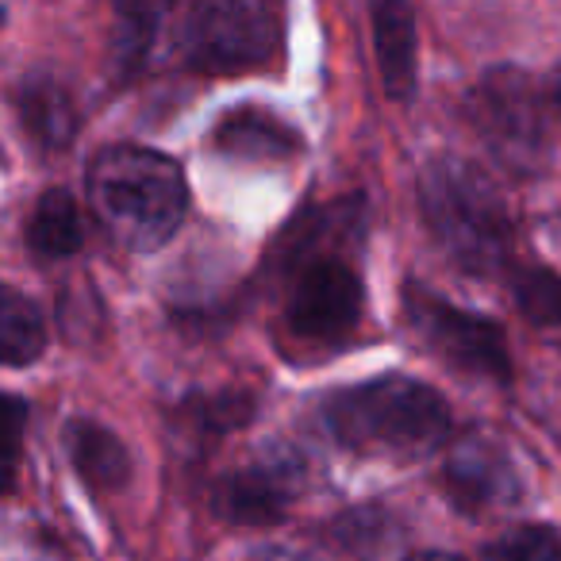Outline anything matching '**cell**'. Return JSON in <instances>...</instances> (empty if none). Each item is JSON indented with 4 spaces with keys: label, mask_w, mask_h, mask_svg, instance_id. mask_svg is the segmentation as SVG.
Instances as JSON below:
<instances>
[{
    "label": "cell",
    "mask_w": 561,
    "mask_h": 561,
    "mask_svg": "<svg viewBox=\"0 0 561 561\" xmlns=\"http://www.w3.org/2000/svg\"><path fill=\"white\" fill-rule=\"evenodd\" d=\"M89 201L124 250H154L181 227L188 188L178 162L147 147H108L89 165Z\"/></svg>",
    "instance_id": "cell-1"
},
{
    "label": "cell",
    "mask_w": 561,
    "mask_h": 561,
    "mask_svg": "<svg viewBox=\"0 0 561 561\" xmlns=\"http://www.w3.org/2000/svg\"><path fill=\"white\" fill-rule=\"evenodd\" d=\"M331 435L358 454L420 458L431 454L450 431V408L431 385L415 377L385 374L354 385L323 404Z\"/></svg>",
    "instance_id": "cell-2"
},
{
    "label": "cell",
    "mask_w": 561,
    "mask_h": 561,
    "mask_svg": "<svg viewBox=\"0 0 561 561\" xmlns=\"http://www.w3.org/2000/svg\"><path fill=\"white\" fill-rule=\"evenodd\" d=\"M420 204L438 247L469 273H496L512 254V211L496 181L469 158L443 154L423 170Z\"/></svg>",
    "instance_id": "cell-3"
},
{
    "label": "cell",
    "mask_w": 561,
    "mask_h": 561,
    "mask_svg": "<svg viewBox=\"0 0 561 561\" xmlns=\"http://www.w3.org/2000/svg\"><path fill=\"white\" fill-rule=\"evenodd\" d=\"M277 24L270 0H193L181 27V58L193 70L239 73L273 58Z\"/></svg>",
    "instance_id": "cell-4"
},
{
    "label": "cell",
    "mask_w": 561,
    "mask_h": 561,
    "mask_svg": "<svg viewBox=\"0 0 561 561\" xmlns=\"http://www.w3.org/2000/svg\"><path fill=\"white\" fill-rule=\"evenodd\" d=\"M469 124L512 170H535L546 150V108L535 81L519 70H492L469 93Z\"/></svg>",
    "instance_id": "cell-5"
},
{
    "label": "cell",
    "mask_w": 561,
    "mask_h": 561,
    "mask_svg": "<svg viewBox=\"0 0 561 561\" xmlns=\"http://www.w3.org/2000/svg\"><path fill=\"white\" fill-rule=\"evenodd\" d=\"M305 484V454L289 443H265L216 484L211 507L219 519L234 523V527H270V523L285 519V512L300 500Z\"/></svg>",
    "instance_id": "cell-6"
},
{
    "label": "cell",
    "mask_w": 561,
    "mask_h": 561,
    "mask_svg": "<svg viewBox=\"0 0 561 561\" xmlns=\"http://www.w3.org/2000/svg\"><path fill=\"white\" fill-rule=\"evenodd\" d=\"M404 312L408 323L415 328V335L435 354H443L454 369L492 377V381H507L512 358H507L504 331L492 320L435 297V293L415 285V280L404 289Z\"/></svg>",
    "instance_id": "cell-7"
},
{
    "label": "cell",
    "mask_w": 561,
    "mask_h": 561,
    "mask_svg": "<svg viewBox=\"0 0 561 561\" xmlns=\"http://www.w3.org/2000/svg\"><path fill=\"white\" fill-rule=\"evenodd\" d=\"M362 280L343 257H320L297 270L289 328L305 343H343L362 320Z\"/></svg>",
    "instance_id": "cell-8"
},
{
    "label": "cell",
    "mask_w": 561,
    "mask_h": 561,
    "mask_svg": "<svg viewBox=\"0 0 561 561\" xmlns=\"http://www.w3.org/2000/svg\"><path fill=\"white\" fill-rule=\"evenodd\" d=\"M446 489L466 512H492L519 500L515 466L489 435H466L446 458Z\"/></svg>",
    "instance_id": "cell-9"
},
{
    "label": "cell",
    "mask_w": 561,
    "mask_h": 561,
    "mask_svg": "<svg viewBox=\"0 0 561 561\" xmlns=\"http://www.w3.org/2000/svg\"><path fill=\"white\" fill-rule=\"evenodd\" d=\"M374 55L381 70L385 93L408 101L415 93V12L408 0H374L369 4Z\"/></svg>",
    "instance_id": "cell-10"
},
{
    "label": "cell",
    "mask_w": 561,
    "mask_h": 561,
    "mask_svg": "<svg viewBox=\"0 0 561 561\" xmlns=\"http://www.w3.org/2000/svg\"><path fill=\"white\" fill-rule=\"evenodd\" d=\"M16 112L20 124L27 131V142L43 150V154H55L66 150L78 135V112L73 101L55 78H24L16 89Z\"/></svg>",
    "instance_id": "cell-11"
},
{
    "label": "cell",
    "mask_w": 561,
    "mask_h": 561,
    "mask_svg": "<svg viewBox=\"0 0 561 561\" xmlns=\"http://www.w3.org/2000/svg\"><path fill=\"white\" fill-rule=\"evenodd\" d=\"M66 450L70 461L78 466L81 481L96 492H116L131 477V454L119 443L116 431H108L104 423L93 420H73L66 423Z\"/></svg>",
    "instance_id": "cell-12"
},
{
    "label": "cell",
    "mask_w": 561,
    "mask_h": 561,
    "mask_svg": "<svg viewBox=\"0 0 561 561\" xmlns=\"http://www.w3.org/2000/svg\"><path fill=\"white\" fill-rule=\"evenodd\" d=\"M211 142L231 158H289L300 150L297 131L262 108H239L224 116L211 131Z\"/></svg>",
    "instance_id": "cell-13"
},
{
    "label": "cell",
    "mask_w": 561,
    "mask_h": 561,
    "mask_svg": "<svg viewBox=\"0 0 561 561\" xmlns=\"http://www.w3.org/2000/svg\"><path fill=\"white\" fill-rule=\"evenodd\" d=\"M27 247L39 257H70L81 247V216L70 188H47L27 219Z\"/></svg>",
    "instance_id": "cell-14"
},
{
    "label": "cell",
    "mask_w": 561,
    "mask_h": 561,
    "mask_svg": "<svg viewBox=\"0 0 561 561\" xmlns=\"http://www.w3.org/2000/svg\"><path fill=\"white\" fill-rule=\"evenodd\" d=\"M0 346H4V366H27L47 346V323L43 312L16 289H4L0 308Z\"/></svg>",
    "instance_id": "cell-15"
},
{
    "label": "cell",
    "mask_w": 561,
    "mask_h": 561,
    "mask_svg": "<svg viewBox=\"0 0 561 561\" xmlns=\"http://www.w3.org/2000/svg\"><path fill=\"white\" fill-rule=\"evenodd\" d=\"M116 4V58L119 66H139L162 27L173 0H112Z\"/></svg>",
    "instance_id": "cell-16"
},
{
    "label": "cell",
    "mask_w": 561,
    "mask_h": 561,
    "mask_svg": "<svg viewBox=\"0 0 561 561\" xmlns=\"http://www.w3.org/2000/svg\"><path fill=\"white\" fill-rule=\"evenodd\" d=\"M328 538L351 558H377L397 538V519L381 507H354L328 523Z\"/></svg>",
    "instance_id": "cell-17"
},
{
    "label": "cell",
    "mask_w": 561,
    "mask_h": 561,
    "mask_svg": "<svg viewBox=\"0 0 561 561\" xmlns=\"http://www.w3.org/2000/svg\"><path fill=\"white\" fill-rule=\"evenodd\" d=\"M515 305L538 328H561V273L542 270V265H530L519 270L512 280Z\"/></svg>",
    "instance_id": "cell-18"
},
{
    "label": "cell",
    "mask_w": 561,
    "mask_h": 561,
    "mask_svg": "<svg viewBox=\"0 0 561 561\" xmlns=\"http://www.w3.org/2000/svg\"><path fill=\"white\" fill-rule=\"evenodd\" d=\"M484 561H561V535L550 523H523L492 538Z\"/></svg>",
    "instance_id": "cell-19"
},
{
    "label": "cell",
    "mask_w": 561,
    "mask_h": 561,
    "mask_svg": "<svg viewBox=\"0 0 561 561\" xmlns=\"http://www.w3.org/2000/svg\"><path fill=\"white\" fill-rule=\"evenodd\" d=\"M24 400L12 397L4 404V469H9V489L16 481V466H20V435H24Z\"/></svg>",
    "instance_id": "cell-20"
},
{
    "label": "cell",
    "mask_w": 561,
    "mask_h": 561,
    "mask_svg": "<svg viewBox=\"0 0 561 561\" xmlns=\"http://www.w3.org/2000/svg\"><path fill=\"white\" fill-rule=\"evenodd\" d=\"M404 561H466V558H458V553H443V550H427V553H412V558H404Z\"/></svg>",
    "instance_id": "cell-21"
},
{
    "label": "cell",
    "mask_w": 561,
    "mask_h": 561,
    "mask_svg": "<svg viewBox=\"0 0 561 561\" xmlns=\"http://www.w3.org/2000/svg\"><path fill=\"white\" fill-rule=\"evenodd\" d=\"M550 108H553V116H558V124H561V70L553 73V85H550Z\"/></svg>",
    "instance_id": "cell-22"
}]
</instances>
